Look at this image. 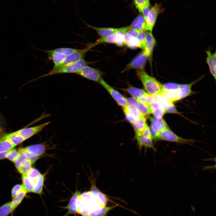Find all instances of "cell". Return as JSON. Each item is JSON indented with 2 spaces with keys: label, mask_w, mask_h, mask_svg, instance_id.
Wrapping results in <instances>:
<instances>
[{
  "label": "cell",
  "mask_w": 216,
  "mask_h": 216,
  "mask_svg": "<svg viewBox=\"0 0 216 216\" xmlns=\"http://www.w3.org/2000/svg\"><path fill=\"white\" fill-rule=\"evenodd\" d=\"M27 193L23 187L21 191L14 197L12 198V201L10 202L14 211L20 204Z\"/></svg>",
  "instance_id": "obj_26"
},
{
  "label": "cell",
  "mask_w": 216,
  "mask_h": 216,
  "mask_svg": "<svg viewBox=\"0 0 216 216\" xmlns=\"http://www.w3.org/2000/svg\"><path fill=\"white\" fill-rule=\"evenodd\" d=\"M22 185L17 184L15 185L12 188L11 192L12 198L14 197L22 189Z\"/></svg>",
  "instance_id": "obj_42"
},
{
  "label": "cell",
  "mask_w": 216,
  "mask_h": 216,
  "mask_svg": "<svg viewBox=\"0 0 216 216\" xmlns=\"http://www.w3.org/2000/svg\"><path fill=\"white\" fill-rule=\"evenodd\" d=\"M135 137L137 142V144L140 149L143 147L149 148L156 151L153 143L152 139L151 137H148L142 135H135Z\"/></svg>",
  "instance_id": "obj_19"
},
{
  "label": "cell",
  "mask_w": 216,
  "mask_h": 216,
  "mask_svg": "<svg viewBox=\"0 0 216 216\" xmlns=\"http://www.w3.org/2000/svg\"><path fill=\"white\" fill-rule=\"evenodd\" d=\"M76 74L87 79L99 82L103 73L98 69L87 65L83 67Z\"/></svg>",
  "instance_id": "obj_6"
},
{
  "label": "cell",
  "mask_w": 216,
  "mask_h": 216,
  "mask_svg": "<svg viewBox=\"0 0 216 216\" xmlns=\"http://www.w3.org/2000/svg\"><path fill=\"white\" fill-rule=\"evenodd\" d=\"M14 210L11 202H8L0 206V216H8Z\"/></svg>",
  "instance_id": "obj_30"
},
{
  "label": "cell",
  "mask_w": 216,
  "mask_h": 216,
  "mask_svg": "<svg viewBox=\"0 0 216 216\" xmlns=\"http://www.w3.org/2000/svg\"><path fill=\"white\" fill-rule=\"evenodd\" d=\"M140 32L133 29L128 30L124 35V44L131 49L140 48V43L137 38Z\"/></svg>",
  "instance_id": "obj_11"
},
{
  "label": "cell",
  "mask_w": 216,
  "mask_h": 216,
  "mask_svg": "<svg viewBox=\"0 0 216 216\" xmlns=\"http://www.w3.org/2000/svg\"><path fill=\"white\" fill-rule=\"evenodd\" d=\"M47 173L41 174L35 180L34 185L32 193L41 194L43 193L45 177Z\"/></svg>",
  "instance_id": "obj_23"
},
{
  "label": "cell",
  "mask_w": 216,
  "mask_h": 216,
  "mask_svg": "<svg viewBox=\"0 0 216 216\" xmlns=\"http://www.w3.org/2000/svg\"><path fill=\"white\" fill-rule=\"evenodd\" d=\"M79 50L78 49L69 48H61L51 50L52 52L67 56Z\"/></svg>",
  "instance_id": "obj_32"
},
{
  "label": "cell",
  "mask_w": 216,
  "mask_h": 216,
  "mask_svg": "<svg viewBox=\"0 0 216 216\" xmlns=\"http://www.w3.org/2000/svg\"><path fill=\"white\" fill-rule=\"evenodd\" d=\"M160 5L157 3L149 9L147 16L145 18L147 31L152 32L158 15L160 12Z\"/></svg>",
  "instance_id": "obj_10"
},
{
  "label": "cell",
  "mask_w": 216,
  "mask_h": 216,
  "mask_svg": "<svg viewBox=\"0 0 216 216\" xmlns=\"http://www.w3.org/2000/svg\"><path fill=\"white\" fill-rule=\"evenodd\" d=\"M156 44V41L152 32H146V44L145 49L143 50L146 55L148 59L151 63L153 51Z\"/></svg>",
  "instance_id": "obj_14"
},
{
  "label": "cell",
  "mask_w": 216,
  "mask_h": 216,
  "mask_svg": "<svg viewBox=\"0 0 216 216\" xmlns=\"http://www.w3.org/2000/svg\"><path fill=\"white\" fill-rule=\"evenodd\" d=\"M131 124L134 130L135 135L141 134L148 126L146 118L141 115L134 119Z\"/></svg>",
  "instance_id": "obj_15"
},
{
  "label": "cell",
  "mask_w": 216,
  "mask_h": 216,
  "mask_svg": "<svg viewBox=\"0 0 216 216\" xmlns=\"http://www.w3.org/2000/svg\"><path fill=\"white\" fill-rule=\"evenodd\" d=\"M135 106L140 114L145 118L152 113V110L149 105L138 102L135 105Z\"/></svg>",
  "instance_id": "obj_28"
},
{
  "label": "cell",
  "mask_w": 216,
  "mask_h": 216,
  "mask_svg": "<svg viewBox=\"0 0 216 216\" xmlns=\"http://www.w3.org/2000/svg\"><path fill=\"white\" fill-rule=\"evenodd\" d=\"M130 29L129 26L121 28L120 30L116 33L107 37L100 38L95 43L89 45L87 48L89 50L99 44L104 43L114 44L118 46H122L124 44V34Z\"/></svg>",
  "instance_id": "obj_3"
},
{
  "label": "cell",
  "mask_w": 216,
  "mask_h": 216,
  "mask_svg": "<svg viewBox=\"0 0 216 216\" xmlns=\"http://www.w3.org/2000/svg\"><path fill=\"white\" fill-rule=\"evenodd\" d=\"M86 24L89 27L95 30L101 38H105L113 35L119 31L121 28H116L111 27H97Z\"/></svg>",
  "instance_id": "obj_17"
},
{
  "label": "cell",
  "mask_w": 216,
  "mask_h": 216,
  "mask_svg": "<svg viewBox=\"0 0 216 216\" xmlns=\"http://www.w3.org/2000/svg\"><path fill=\"white\" fill-rule=\"evenodd\" d=\"M22 185L27 193L32 192L34 188L35 180L26 176V174L22 175Z\"/></svg>",
  "instance_id": "obj_27"
},
{
  "label": "cell",
  "mask_w": 216,
  "mask_h": 216,
  "mask_svg": "<svg viewBox=\"0 0 216 216\" xmlns=\"http://www.w3.org/2000/svg\"><path fill=\"white\" fill-rule=\"evenodd\" d=\"M147 59V57L143 50L126 66L123 71L131 69H144Z\"/></svg>",
  "instance_id": "obj_9"
},
{
  "label": "cell",
  "mask_w": 216,
  "mask_h": 216,
  "mask_svg": "<svg viewBox=\"0 0 216 216\" xmlns=\"http://www.w3.org/2000/svg\"><path fill=\"white\" fill-rule=\"evenodd\" d=\"M166 112L176 113L178 112L176 107L173 104V103L169 102L168 106L164 107Z\"/></svg>",
  "instance_id": "obj_43"
},
{
  "label": "cell",
  "mask_w": 216,
  "mask_h": 216,
  "mask_svg": "<svg viewBox=\"0 0 216 216\" xmlns=\"http://www.w3.org/2000/svg\"><path fill=\"white\" fill-rule=\"evenodd\" d=\"M19 151L23 154L26 157V159L29 160L33 164L40 158V157L34 155L24 149L23 148L19 149Z\"/></svg>",
  "instance_id": "obj_35"
},
{
  "label": "cell",
  "mask_w": 216,
  "mask_h": 216,
  "mask_svg": "<svg viewBox=\"0 0 216 216\" xmlns=\"http://www.w3.org/2000/svg\"><path fill=\"white\" fill-rule=\"evenodd\" d=\"M207 55L206 61L211 74L214 79L216 78V52L212 53L210 49L206 51Z\"/></svg>",
  "instance_id": "obj_18"
},
{
  "label": "cell",
  "mask_w": 216,
  "mask_h": 216,
  "mask_svg": "<svg viewBox=\"0 0 216 216\" xmlns=\"http://www.w3.org/2000/svg\"><path fill=\"white\" fill-rule=\"evenodd\" d=\"M99 82L108 92L117 104L122 107V109L128 106L126 98L119 92L110 86L102 78Z\"/></svg>",
  "instance_id": "obj_7"
},
{
  "label": "cell",
  "mask_w": 216,
  "mask_h": 216,
  "mask_svg": "<svg viewBox=\"0 0 216 216\" xmlns=\"http://www.w3.org/2000/svg\"><path fill=\"white\" fill-rule=\"evenodd\" d=\"M136 73L147 93L152 97L163 95L164 84L149 75L144 69L137 70Z\"/></svg>",
  "instance_id": "obj_2"
},
{
  "label": "cell",
  "mask_w": 216,
  "mask_h": 216,
  "mask_svg": "<svg viewBox=\"0 0 216 216\" xmlns=\"http://www.w3.org/2000/svg\"><path fill=\"white\" fill-rule=\"evenodd\" d=\"M202 77L188 84H180L176 94L174 102L183 99L190 95L192 93L193 85L202 78Z\"/></svg>",
  "instance_id": "obj_13"
},
{
  "label": "cell",
  "mask_w": 216,
  "mask_h": 216,
  "mask_svg": "<svg viewBox=\"0 0 216 216\" xmlns=\"http://www.w3.org/2000/svg\"><path fill=\"white\" fill-rule=\"evenodd\" d=\"M137 38L140 43V48L144 50L146 44V32H140Z\"/></svg>",
  "instance_id": "obj_38"
},
{
  "label": "cell",
  "mask_w": 216,
  "mask_h": 216,
  "mask_svg": "<svg viewBox=\"0 0 216 216\" xmlns=\"http://www.w3.org/2000/svg\"><path fill=\"white\" fill-rule=\"evenodd\" d=\"M122 90L127 92L133 97L136 99H137L146 92L142 89L133 87L122 89Z\"/></svg>",
  "instance_id": "obj_29"
},
{
  "label": "cell",
  "mask_w": 216,
  "mask_h": 216,
  "mask_svg": "<svg viewBox=\"0 0 216 216\" xmlns=\"http://www.w3.org/2000/svg\"><path fill=\"white\" fill-rule=\"evenodd\" d=\"M110 200L93 182L90 190L79 195L76 202V213L82 216H107L109 212L117 206H107Z\"/></svg>",
  "instance_id": "obj_1"
},
{
  "label": "cell",
  "mask_w": 216,
  "mask_h": 216,
  "mask_svg": "<svg viewBox=\"0 0 216 216\" xmlns=\"http://www.w3.org/2000/svg\"><path fill=\"white\" fill-rule=\"evenodd\" d=\"M90 62L82 59L73 64L65 66L55 70H51L48 73L41 76L38 78L45 77L52 75L66 73L76 74L83 67L88 65Z\"/></svg>",
  "instance_id": "obj_4"
},
{
  "label": "cell",
  "mask_w": 216,
  "mask_h": 216,
  "mask_svg": "<svg viewBox=\"0 0 216 216\" xmlns=\"http://www.w3.org/2000/svg\"><path fill=\"white\" fill-rule=\"evenodd\" d=\"M80 194L79 191L76 190L72 195L68 205L65 208L68 210L67 214L76 213V200Z\"/></svg>",
  "instance_id": "obj_24"
},
{
  "label": "cell",
  "mask_w": 216,
  "mask_h": 216,
  "mask_svg": "<svg viewBox=\"0 0 216 216\" xmlns=\"http://www.w3.org/2000/svg\"><path fill=\"white\" fill-rule=\"evenodd\" d=\"M165 110L162 105H161L152 110V112L154 117L157 118H163L166 113Z\"/></svg>",
  "instance_id": "obj_34"
},
{
  "label": "cell",
  "mask_w": 216,
  "mask_h": 216,
  "mask_svg": "<svg viewBox=\"0 0 216 216\" xmlns=\"http://www.w3.org/2000/svg\"><path fill=\"white\" fill-rule=\"evenodd\" d=\"M157 140H163L181 144L192 145L196 142L193 140L186 139L182 138L174 133L170 128L165 129L158 134Z\"/></svg>",
  "instance_id": "obj_5"
},
{
  "label": "cell",
  "mask_w": 216,
  "mask_h": 216,
  "mask_svg": "<svg viewBox=\"0 0 216 216\" xmlns=\"http://www.w3.org/2000/svg\"><path fill=\"white\" fill-rule=\"evenodd\" d=\"M134 4L140 13L145 7L150 6L149 0H133Z\"/></svg>",
  "instance_id": "obj_36"
},
{
  "label": "cell",
  "mask_w": 216,
  "mask_h": 216,
  "mask_svg": "<svg viewBox=\"0 0 216 216\" xmlns=\"http://www.w3.org/2000/svg\"><path fill=\"white\" fill-rule=\"evenodd\" d=\"M179 85L174 83H168L164 84V92L162 95L166 92L177 90L179 87Z\"/></svg>",
  "instance_id": "obj_37"
},
{
  "label": "cell",
  "mask_w": 216,
  "mask_h": 216,
  "mask_svg": "<svg viewBox=\"0 0 216 216\" xmlns=\"http://www.w3.org/2000/svg\"><path fill=\"white\" fill-rule=\"evenodd\" d=\"M41 173L38 170L32 167L26 174L28 177L34 180Z\"/></svg>",
  "instance_id": "obj_40"
},
{
  "label": "cell",
  "mask_w": 216,
  "mask_h": 216,
  "mask_svg": "<svg viewBox=\"0 0 216 216\" xmlns=\"http://www.w3.org/2000/svg\"><path fill=\"white\" fill-rule=\"evenodd\" d=\"M129 26L130 29L136 30L140 32L147 31L145 19L141 14L138 15Z\"/></svg>",
  "instance_id": "obj_20"
},
{
  "label": "cell",
  "mask_w": 216,
  "mask_h": 216,
  "mask_svg": "<svg viewBox=\"0 0 216 216\" xmlns=\"http://www.w3.org/2000/svg\"><path fill=\"white\" fill-rule=\"evenodd\" d=\"M8 152L3 153H0V160L6 158Z\"/></svg>",
  "instance_id": "obj_45"
},
{
  "label": "cell",
  "mask_w": 216,
  "mask_h": 216,
  "mask_svg": "<svg viewBox=\"0 0 216 216\" xmlns=\"http://www.w3.org/2000/svg\"><path fill=\"white\" fill-rule=\"evenodd\" d=\"M15 147L7 138L5 133L0 134V153L8 152Z\"/></svg>",
  "instance_id": "obj_22"
},
{
  "label": "cell",
  "mask_w": 216,
  "mask_h": 216,
  "mask_svg": "<svg viewBox=\"0 0 216 216\" xmlns=\"http://www.w3.org/2000/svg\"><path fill=\"white\" fill-rule=\"evenodd\" d=\"M152 98V97L146 92L137 99L138 102L149 105Z\"/></svg>",
  "instance_id": "obj_39"
},
{
  "label": "cell",
  "mask_w": 216,
  "mask_h": 216,
  "mask_svg": "<svg viewBox=\"0 0 216 216\" xmlns=\"http://www.w3.org/2000/svg\"><path fill=\"white\" fill-rule=\"evenodd\" d=\"M50 123L48 122L33 127L24 128L17 131L26 140L40 132Z\"/></svg>",
  "instance_id": "obj_12"
},
{
  "label": "cell",
  "mask_w": 216,
  "mask_h": 216,
  "mask_svg": "<svg viewBox=\"0 0 216 216\" xmlns=\"http://www.w3.org/2000/svg\"><path fill=\"white\" fill-rule=\"evenodd\" d=\"M7 138L15 146L19 145L25 140L17 131L10 133H5Z\"/></svg>",
  "instance_id": "obj_25"
},
{
  "label": "cell",
  "mask_w": 216,
  "mask_h": 216,
  "mask_svg": "<svg viewBox=\"0 0 216 216\" xmlns=\"http://www.w3.org/2000/svg\"><path fill=\"white\" fill-rule=\"evenodd\" d=\"M20 154L19 150L13 148L8 151L6 158L14 163L19 157Z\"/></svg>",
  "instance_id": "obj_33"
},
{
  "label": "cell",
  "mask_w": 216,
  "mask_h": 216,
  "mask_svg": "<svg viewBox=\"0 0 216 216\" xmlns=\"http://www.w3.org/2000/svg\"><path fill=\"white\" fill-rule=\"evenodd\" d=\"M23 148L32 154L40 157L45 153L46 150V145L43 143L30 145Z\"/></svg>",
  "instance_id": "obj_21"
},
{
  "label": "cell",
  "mask_w": 216,
  "mask_h": 216,
  "mask_svg": "<svg viewBox=\"0 0 216 216\" xmlns=\"http://www.w3.org/2000/svg\"><path fill=\"white\" fill-rule=\"evenodd\" d=\"M127 103L128 106L135 105L138 102L137 99L133 97L126 99Z\"/></svg>",
  "instance_id": "obj_44"
},
{
  "label": "cell",
  "mask_w": 216,
  "mask_h": 216,
  "mask_svg": "<svg viewBox=\"0 0 216 216\" xmlns=\"http://www.w3.org/2000/svg\"><path fill=\"white\" fill-rule=\"evenodd\" d=\"M88 50H89L86 48L83 50H79L78 51L67 56L62 63L55 68H53L52 70L58 69L83 59Z\"/></svg>",
  "instance_id": "obj_8"
},
{
  "label": "cell",
  "mask_w": 216,
  "mask_h": 216,
  "mask_svg": "<svg viewBox=\"0 0 216 216\" xmlns=\"http://www.w3.org/2000/svg\"><path fill=\"white\" fill-rule=\"evenodd\" d=\"M20 154L19 157L14 162L15 166L17 170L19 169L23 161L25 159H26V157L23 154L20 152Z\"/></svg>",
  "instance_id": "obj_41"
},
{
  "label": "cell",
  "mask_w": 216,
  "mask_h": 216,
  "mask_svg": "<svg viewBox=\"0 0 216 216\" xmlns=\"http://www.w3.org/2000/svg\"><path fill=\"white\" fill-rule=\"evenodd\" d=\"M32 163L29 160L26 159L24 160L18 170L22 175L26 174L32 168Z\"/></svg>",
  "instance_id": "obj_31"
},
{
  "label": "cell",
  "mask_w": 216,
  "mask_h": 216,
  "mask_svg": "<svg viewBox=\"0 0 216 216\" xmlns=\"http://www.w3.org/2000/svg\"><path fill=\"white\" fill-rule=\"evenodd\" d=\"M151 128L154 131L158 134L161 131L169 128L168 124L163 118H157L154 117H150Z\"/></svg>",
  "instance_id": "obj_16"
}]
</instances>
